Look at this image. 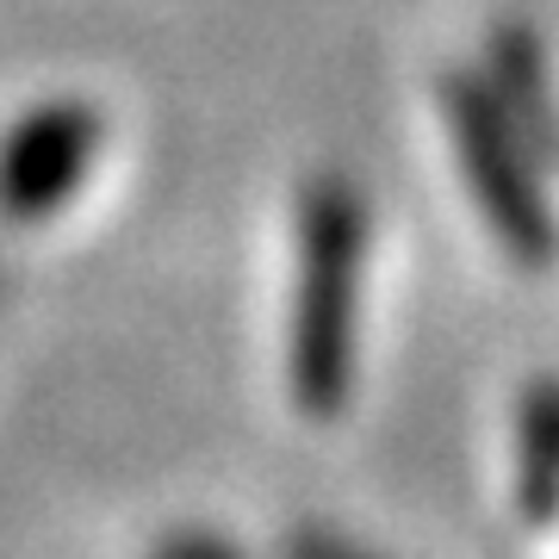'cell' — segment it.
I'll return each instance as SVG.
<instances>
[{
  "mask_svg": "<svg viewBox=\"0 0 559 559\" xmlns=\"http://www.w3.org/2000/svg\"><path fill=\"white\" fill-rule=\"evenodd\" d=\"M441 124L454 138L460 175L473 187L485 230L503 242V255L540 274L559 261V224L547 212V193L535 180V156L522 150V138L510 131L503 106L491 100V87L479 75H441Z\"/></svg>",
  "mask_w": 559,
  "mask_h": 559,
  "instance_id": "7a4b0ae2",
  "label": "cell"
},
{
  "mask_svg": "<svg viewBox=\"0 0 559 559\" xmlns=\"http://www.w3.org/2000/svg\"><path fill=\"white\" fill-rule=\"evenodd\" d=\"M479 81L491 87V100L503 106V119L522 138V150L540 168H559V94H554V75H547V50H540L535 25H522V20L491 25Z\"/></svg>",
  "mask_w": 559,
  "mask_h": 559,
  "instance_id": "277c9868",
  "label": "cell"
},
{
  "mask_svg": "<svg viewBox=\"0 0 559 559\" xmlns=\"http://www.w3.org/2000/svg\"><path fill=\"white\" fill-rule=\"evenodd\" d=\"M373 218L348 175L299 187L293 212V318H286V385L299 417L330 423L355 392L360 286H367Z\"/></svg>",
  "mask_w": 559,
  "mask_h": 559,
  "instance_id": "6da1fadb",
  "label": "cell"
},
{
  "mask_svg": "<svg viewBox=\"0 0 559 559\" xmlns=\"http://www.w3.org/2000/svg\"><path fill=\"white\" fill-rule=\"evenodd\" d=\"M280 559H380V554H367V547L330 535V528H293L280 540Z\"/></svg>",
  "mask_w": 559,
  "mask_h": 559,
  "instance_id": "52a82bcc",
  "label": "cell"
},
{
  "mask_svg": "<svg viewBox=\"0 0 559 559\" xmlns=\"http://www.w3.org/2000/svg\"><path fill=\"white\" fill-rule=\"evenodd\" d=\"M150 559H249L230 535H212V528H180V535H162L150 547Z\"/></svg>",
  "mask_w": 559,
  "mask_h": 559,
  "instance_id": "8992f818",
  "label": "cell"
},
{
  "mask_svg": "<svg viewBox=\"0 0 559 559\" xmlns=\"http://www.w3.org/2000/svg\"><path fill=\"white\" fill-rule=\"evenodd\" d=\"M516 503L522 516L554 522L559 516V385H535L522 399V423H516Z\"/></svg>",
  "mask_w": 559,
  "mask_h": 559,
  "instance_id": "5b68a950",
  "label": "cell"
},
{
  "mask_svg": "<svg viewBox=\"0 0 559 559\" xmlns=\"http://www.w3.org/2000/svg\"><path fill=\"white\" fill-rule=\"evenodd\" d=\"M100 143L106 112L94 100H75V94L38 100L25 119H13L0 138V218L50 224L87 187Z\"/></svg>",
  "mask_w": 559,
  "mask_h": 559,
  "instance_id": "3957f363",
  "label": "cell"
}]
</instances>
